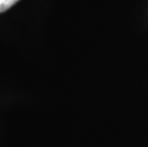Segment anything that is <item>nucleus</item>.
I'll return each instance as SVG.
<instances>
[{
	"instance_id": "f257e3e1",
	"label": "nucleus",
	"mask_w": 148,
	"mask_h": 147,
	"mask_svg": "<svg viewBox=\"0 0 148 147\" xmlns=\"http://www.w3.org/2000/svg\"><path fill=\"white\" fill-rule=\"evenodd\" d=\"M19 0H0V12L9 10L12 6L17 3Z\"/></svg>"
}]
</instances>
